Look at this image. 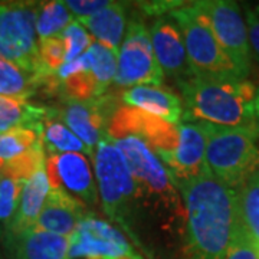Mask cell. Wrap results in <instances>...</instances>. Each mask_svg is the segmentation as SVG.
Here are the masks:
<instances>
[{
	"instance_id": "1",
	"label": "cell",
	"mask_w": 259,
	"mask_h": 259,
	"mask_svg": "<svg viewBox=\"0 0 259 259\" xmlns=\"http://www.w3.org/2000/svg\"><path fill=\"white\" fill-rule=\"evenodd\" d=\"M185 209V259H223L241 229L236 193L207 173L176 183Z\"/></svg>"
},
{
	"instance_id": "2",
	"label": "cell",
	"mask_w": 259,
	"mask_h": 259,
	"mask_svg": "<svg viewBox=\"0 0 259 259\" xmlns=\"http://www.w3.org/2000/svg\"><path fill=\"white\" fill-rule=\"evenodd\" d=\"M179 87L183 102L182 121L228 128L256 127V87L248 79L193 76Z\"/></svg>"
},
{
	"instance_id": "3",
	"label": "cell",
	"mask_w": 259,
	"mask_h": 259,
	"mask_svg": "<svg viewBox=\"0 0 259 259\" xmlns=\"http://www.w3.org/2000/svg\"><path fill=\"white\" fill-rule=\"evenodd\" d=\"M112 141L121 151L136 185L137 222L143 210H148L150 214L167 222L180 219L183 202L171 176L156 153L137 137Z\"/></svg>"
},
{
	"instance_id": "4",
	"label": "cell",
	"mask_w": 259,
	"mask_h": 259,
	"mask_svg": "<svg viewBox=\"0 0 259 259\" xmlns=\"http://www.w3.org/2000/svg\"><path fill=\"white\" fill-rule=\"evenodd\" d=\"M94 163L104 212L139 243L136 236V185L125 160L111 139L107 137L100 141L94 153Z\"/></svg>"
},
{
	"instance_id": "5",
	"label": "cell",
	"mask_w": 259,
	"mask_h": 259,
	"mask_svg": "<svg viewBox=\"0 0 259 259\" xmlns=\"http://www.w3.org/2000/svg\"><path fill=\"white\" fill-rule=\"evenodd\" d=\"M206 161L213 176L231 189L259 170V130L228 128L204 124Z\"/></svg>"
},
{
	"instance_id": "6",
	"label": "cell",
	"mask_w": 259,
	"mask_h": 259,
	"mask_svg": "<svg viewBox=\"0 0 259 259\" xmlns=\"http://www.w3.org/2000/svg\"><path fill=\"white\" fill-rule=\"evenodd\" d=\"M170 18L176 22L182 32L194 76L246 79L218 42L212 26L197 2L170 12Z\"/></svg>"
},
{
	"instance_id": "7",
	"label": "cell",
	"mask_w": 259,
	"mask_h": 259,
	"mask_svg": "<svg viewBox=\"0 0 259 259\" xmlns=\"http://www.w3.org/2000/svg\"><path fill=\"white\" fill-rule=\"evenodd\" d=\"M37 8L33 3L0 5V59L45 78L36 35Z\"/></svg>"
},
{
	"instance_id": "8",
	"label": "cell",
	"mask_w": 259,
	"mask_h": 259,
	"mask_svg": "<svg viewBox=\"0 0 259 259\" xmlns=\"http://www.w3.org/2000/svg\"><path fill=\"white\" fill-rule=\"evenodd\" d=\"M107 137L111 140L137 137L151 148L164 167L173 163L179 141L177 125L133 107H118L108 122Z\"/></svg>"
},
{
	"instance_id": "9",
	"label": "cell",
	"mask_w": 259,
	"mask_h": 259,
	"mask_svg": "<svg viewBox=\"0 0 259 259\" xmlns=\"http://www.w3.org/2000/svg\"><path fill=\"white\" fill-rule=\"evenodd\" d=\"M164 74L158 65L150 30L141 20H131L117 59V87L161 85Z\"/></svg>"
},
{
	"instance_id": "10",
	"label": "cell",
	"mask_w": 259,
	"mask_h": 259,
	"mask_svg": "<svg viewBox=\"0 0 259 259\" xmlns=\"http://www.w3.org/2000/svg\"><path fill=\"white\" fill-rule=\"evenodd\" d=\"M213 29V33L223 51L231 58L243 78L250 71V49L248 30L241 6L232 0H203L197 2Z\"/></svg>"
},
{
	"instance_id": "11",
	"label": "cell",
	"mask_w": 259,
	"mask_h": 259,
	"mask_svg": "<svg viewBox=\"0 0 259 259\" xmlns=\"http://www.w3.org/2000/svg\"><path fill=\"white\" fill-rule=\"evenodd\" d=\"M133 250L114 225L87 214L69 238L68 259H118Z\"/></svg>"
},
{
	"instance_id": "12",
	"label": "cell",
	"mask_w": 259,
	"mask_h": 259,
	"mask_svg": "<svg viewBox=\"0 0 259 259\" xmlns=\"http://www.w3.org/2000/svg\"><path fill=\"white\" fill-rule=\"evenodd\" d=\"M45 171L52 190H64L85 207H95L100 203L93 170L83 154H49L45 160Z\"/></svg>"
},
{
	"instance_id": "13",
	"label": "cell",
	"mask_w": 259,
	"mask_h": 259,
	"mask_svg": "<svg viewBox=\"0 0 259 259\" xmlns=\"http://www.w3.org/2000/svg\"><path fill=\"white\" fill-rule=\"evenodd\" d=\"M117 108L118 107H115V100L112 97H100L90 101L66 98L64 108L61 110V117L65 125L87 147L93 150L100 141L107 139L108 122Z\"/></svg>"
},
{
	"instance_id": "14",
	"label": "cell",
	"mask_w": 259,
	"mask_h": 259,
	"mask_svg": "<svg viewBox=\"0 0 259 259\" xmlns=\"http://www.w3.org/2000/svg\"><path fill=\"white\" fill-rule=\"evenodd\" d=\"M150 30L151 45L163 74L176 81L177 85L192 79L194 75L186 52L182 32L173 19L157 18Z\"/></svg>"
},
{
	"instance_id": "15",
	"label": "cell",
	"mask_w": 259,
	"mask_h": 259,
	"mask_svg": "<svg viewBox=\"0 0 259 259\" xmlns=\"http://www.w3.org/2000/svg\"><path fill=\"white\" fill-rule=\"evenodd\" d=\"M177 133L179 141L173 163L167 167L175 185L210 173L206 161L207 134L204 124L180 121L177 124Z\"/></svg>"
},
{
	"instance_id": "16",
	"label": "cell",
	"mask_w": 259,
	"mask_h": 259,
	"mask_svg": "<svg viewBox=\"0 0 259 259\" xmlns=\"http://www.w3.org/2000/svg\"><path fill=\"white\" fill-rule=\"evenodd\" d=\"M9 259H68L69 238L40 229L3 236Z\"/></svg>"
},
{
	"instance_id": "17",
	"label": "cell",
	"mask_w": 259,
	"mask_h": 259,
	"mask_svg": "<svg viewBox=\"0 0 259 259\" xmlns=\"http://www.w3.org/2000/svg\"><path fill=\"white\" fill-rule=\"evenodd\" d=\"M85 206L64 190H49L35 228L71 238L85 218Z\"/></svg>"
},
{
	"instance_id": "18",
	"label": "cell",
	"mask_w": 259,
	"mask_h": 259,
	"mask_svg": "<svg viewBox=\"0 0 259 259\" xmlns=\"http://www.w3.org/2000/svg\"><path fill=\"white\" fill-rule=\"evenodd\" d=\"M121 98L130 107L148 112L173 125H177L183 117L182 100L161 85H137L125 90Z\"/></svg>"
},
{
	"instance_id": "19",
	"label": "cell",
	"mask_w": 259,
	"mask_h": 259,
	"mask_svg": "<svg viewBox=\"0 0 259 259\" xmlns=\"http://www.w3.org/2000/svg\"><path fill=\"white\" fill-rule=\"evenodd\" d=\"M49 190L51 187L48 182L47 171L45 168H40L28 182L23 183L18 210L15 213V218L10 222L5 235H16L20 232L33 229L37 218L40 214V210L45 204Z\"/></svg>"
},
{
	"instance_id": "20",
	"label": "cell",
	"mask_w": 259,
	"mask_h": 259,
	"mask_svg": "<svg viewBox=\"0 0 259 259\" xmlns=\"http://www.w3.org/2000/svg\"><path fill=\"white\" fill-rule=\"evenodd\" d=\"M127 8L122 3L111 2L107 8L100 10L90 18L78 20L83 28L88 29L90 35L94 36L114 54L118 55L121 48V39L125 30Z\"/></svg>"
},
{
	"instance_id": "21",
	"label": "cell",
	"mask_w": 259,
	"mask_h": 259,
	"mask_svg": "<svg viewBox=\"0 0 259 259\" xmlns=\"http://www.w3.org/2000/svg\"><path fill=\"white\" fill-rule=\"evenodd\" d=\"M235 193L241 229L259 246V170L235 189Z\"/></svg>"
},
{
	"instance_id": "22",
	"label": "cell",
	"mask_w": 259,
	"mask_h": 259,
	"mask_svg": "<svg viewBox=\"0 0 259 259\" xmlns=\"http://www.w3.org/2000/svg\"><path fill=\"white\" fill-rule=\"evenodd\" d=\"M44 76L25 72L9 61L0 59V97L26 102L44 87Z\"/></svg>"
},
{
	"instance_id": "23",
	"label": "cell",
	"mask_w": 259,
	"mask_h": 259,
	"mask_svg": "<svg viewBox=\"0 0 259 259\" xmlns=\"http://www.w3.org/2000/svg\"><path fill=\"white\" fill-rule=\"evenodd\" d=\"M44 122L28 127H16L0 134V166L22 156L30 148L42 144Z\"/></svg>"
},
{
	"instance_id": "24",
	"label": "cell",
	"mask_w": 259,
	"mask_h": 259,
	"mask_svg": "<svg viewBox=\"0 0 259 259\" xmlns=\"http://www.w3.org/2000/svg\"><path fill=\"white\" fill-rule=\"evenodd\" d=\"M44 146L49 154H64V153H79L94 157V151L83 144L71 130L61 121L48 117L44 120Z\"/></svg>"
},
{
	"instance_id": "25",
	"label": "cell",
	"mask_w": 259,
	"mask_h": 259,
	"mask_svg": "<svg viewBox=\"0 0 259 259\" xmlns=\"http://www.w3.org/2000/svg\"><path fill=\"white\" fill-rule=\"evenodd\" d=\"M72 13L65 2L40 3L36 13V35L39 40L58 37L72 23Z\"/></svg>"
},
{
	"instance_id": "26",
	"label": "cell",
	"mask_w": 259,
	"mask_h": 259,
	"mask_svg": "<svg viewBox=\"0 0 259 259\" xmlns=\"http://www.w3.org/2000/svg\"><path fill=\"white\" fill-rule=\"evenodd\" d=\"M40 168H45L44 143L30 148L22 156L0 166V177H8L15 182L25 183Z\"/></svg>"
},
{
	"instance_id": "27",
	"label": "cell",
	"mask_w": 259,
	"mask_h": 259,
	"mask_svg": "<svg viewBox=\"0 0 259 259\" xmlns=\"http://www.w3.org/2000/svg\"><path fill=\"white\" fill-rule=\"evenodd\" d=\"M91 55V74H93L95 82L98 85V90L101 95L111 85L117 75V59L118 55L114 54L111 49L104 47L98 42H93L91 48L88 49Z\"/></svg>"
},
{
	"instance_id": "28",
	"label": "cell",
	"mask_w": 259,
	"mask_h": 259,
	"mask_svg": "<svg viewBox=\"0 0 259 259\" xmlns=\"http://www.w3.org/2000/svg\"><path fill=\"white\" fill-rule=\"evenodd\" d=\"M23 183L8 177H0V238L6 233L18 210Z\"/></svg>"
},
{
	"instance_id": "29",
	"label": "cell",
	"mask_w": 259,
	"mask_h": 259,
	"mask_svg": "<svg viewBox=\"0 0 259 259\" xmlns=\"http://www.w3.org/2000/svg\"><path fill=\"white\" fill-rule=\"evenodd\" d=\"M61 90L65 98L75 101H90L102 97L91 71L79 72L61 82Z\"/></svg>"
},
{
	"instance_id": "30",
	"label": "cell",
	"mask_w": 259,
	"mask_h": 259,
	"mask_svg": "<svg viewBox=\"0 0 259 259\" xmlns=\"http://www.w3.org/2000/svg\"><path fill=\"white\" fill-rule=\"evenodd\" d=\"M65 44V64H71L79 56H82L93 45V36L87 32L79 22H72L61 35Z\"/></svg>"
},
{
	"instance_id": "31",
	"label": "cell",
	"mask_w": 259,
	"mask_h": 259,
	"mask_svg": "<svg viewBox=\"0 0 259 259\" xmlns=\"http://www.w3.org/2000/svg\"><path fill=\"white\" fill-rule=\"evenodd\" d=\"M65 44L61 36L39 40V58L47 76L56 74V71L65 64Z\"/></svg>"
},
{
	"instance_id": "32",
	"label": "cell",
	"mask_w": 259,
	"mask_h": 259,
	"mask_svg": "<svg viewBox=\"0 0 259 259\" xmlns=\"http://www.w3.org/2000/svg\"><path fill=\"white\" fill-rule=\"evenodd\" d=\"M259 246L239 229L235 241L223 259H259Z\"/></svg>"
},
{
	"instance_id": "33",
	"label": "cell",
	"mask_w": 259,
	"mask_h": 259,
	"mask_svg": "<svg viewBox=\"0 0 259 259\" xmlns=\"http://www.w3.org/2000/svg\"><path fill=\"white\" fill-rule=\"evenodd\" d=\"M245 22L248 30L250 56L259 65V5L245 8Z\"/></svg>"
},
{
	"instance_id": "34",
	"label": "cell",
	"mask_w": 259,
	"mask_h": 259,
	"mask_svg": "<svg viewBox=\"0 0 259 259\" xmlns=\"http://www.w3.org/2000/svg\"><path fill=\"white\" fill-rule=\"evenodd\" d=\"M110 3L111 2H107V0H68L65 2L66 8L72 15L76 16L78 20L93 16L104 8H107Z\"/></svg>"
},
{
	"instance_id": "35",
	"label": "cell",
	"mask_w": 259,
	"mask_h": 259,
	"mask_svg": "<svg viewBox=\"0 0 259 259\" xmlns=\"http://www.w3.org/2000/svg\"><path fill=\"white\" fill-rule=\"evenodd\" d=\"M183 2H147V3H140V8L144 10L150 16H158L161 18L168 10H176L177 8L183 6Z\"/></svg>"
},
{
	"instance_id": "36",
	"label": "cell",
	"mask_w": 259,
	"mask_h": 259,
	"mask_svg": "<svg viewBox=\"0 0 259 259\" xmlns=\"http://www.w3.org/2000/svg\"><path fill=\"white\" fill-rule=\"evenodd\" d=\"M253 111H255V120H256V127L259 130V87H256V94H255V102H253Z\"/></svg>"
},
{
	"instance_id": "37",
	"label": "cell",
	"mask_w": 259,
	"mask_h": 259,
	"mask_svg": "<svg viewBox=\"0 0 259 259\" xmlns=\"http://www.w3.org/2000/svg\"><path fill=\"white\" fill-rule=\"evenodd\" d=\"M0 259H9V258H8V256H6V255H3V253H2V252H0Z\"/></svg>"
},
{
	"instance_id": "38",
	"label": "cell",
	"mask_w": 259,
	"mask_h": 259,
	"mask_svg": "<svg viewBox=\"0 0 259 259\" xmlns=\"http://www.w3.org/2000/svg\"><path fill=\"white\" fill-rule=\"evenodd\" d=\"M258 249H259V248H258Z\"/></svg>"
}]
</instances>
